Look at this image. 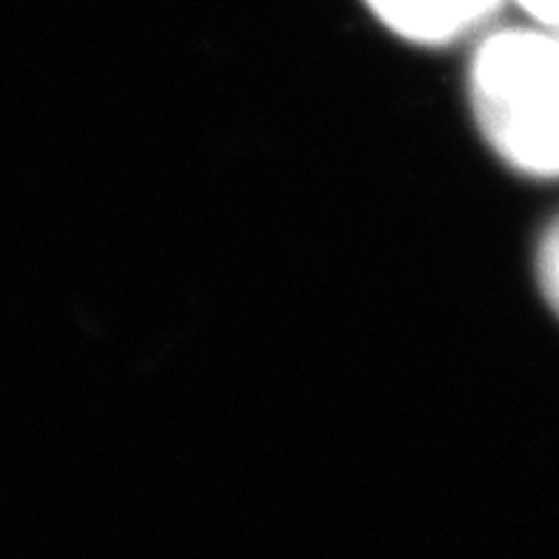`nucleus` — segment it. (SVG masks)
I'll return each instance as SVG.
<instances>
[{
	"label": "nucleus",
	"instance_id": "1",
	"mask_svg": "<svg viewBox=\"0 0 559 559\" xmlns=\"http://www.w3.org/2000/svg\"><path fill=\"white\" fill-rule=\"evenodd\" d=\"M468 97L488 146L520 175L559 177V37L506 29L468 69Z\"/></svg>",
	"mask_w": 559,
	"mask_h": 559
},
{
	"label": "nucleus",
	"instance_id": "2",
	"mask_svg": "<svg viewBox=\"0 0 559 559\" xmlns=\"http://www.w3.org/2000/svg\"><path fill=\"white\" fill-rule=\"evenodd\" d=\"M394 35L423 46H445L479 29L506 0H366Z\"/></svg>",
	"mask_w": 559,
	"mask_h": 559
},
{
	"label": "nucleus",
	"instance_id": "3",
	"mask_svg": "<svg viewBox=\"0 0 559 559\" xmlns=\"http://www.w3.org/2000/svg\"><path fill=\"white\" fill-rule=\"evenodd\" d=\"M537 280L545 300L559 317V217L545 228L537 249Z\"/></svg>",
	"mask_w": 559,
	"mask_h": 559
},
{
	"label": "nucleus",
	"instance_id": "4",
	"mask_svg": "<svg viewBox=\"0 0 559 559\" xmlns=\"http://www.w3.org/2000/svg\"><path fill=\"white\" fill-rule=\"evenodd\" d=\"M516 7L523 9L525 15L548 32H559V0H514Z\"/></svg>",
	"mask_w": 559,
	"mask_h": 559
},
{
	"label": "nucleus",
	"instance_id": "5",
	"mask_svg": "<svg viewBox=\"0 0 559 559\" xmlns=\"http://www.w3.org/2000/svg\"><path fill=\"white\" fill-rule=\"evenodd\" d=\"M554 35H557V37H559V32H554Z\"/></svg>",
	"mask_w": 559,
	"mask_h": 559
}]
</instances>
